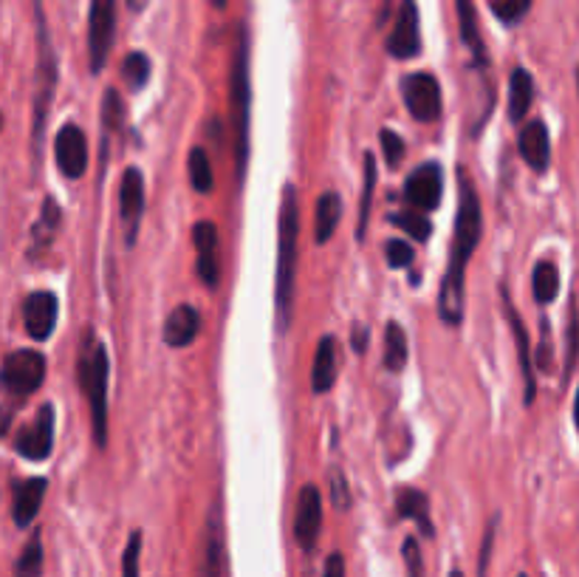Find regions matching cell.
Instances as JSON below:
<instances>
[{
    "instance_id": "obj_46",
    "label": "cell",
    "mask_w": 579,
    "mask_h": 577,
    "mask_svg": "<svg viewBox=\"0 0 579 577\" xmlns=\"http://www.w3.org/2000/svg\"><path fill=\"white\" fill-rule=\"evenodd\" d=\"M354 352L356 354H365V348H368V329L365 325H354Z\"/></svg>"
},
{
    "instance_id": "obj_27",
    "label": "cell",
    "mask_w": 579,
    "mask_h": 577,
    "mask_svg": "<svg viewBox=\"0 0 579 577\" xmlns=\"http://www.w3.org/2000/svg\"><path fill=\"white\" fill-rule=\"evenodd\" d=\"M314 219V241L320 246L329 244V241L334 238L336 226H339V219H343V199H339V192L329 190L316 199Z\"/></svg>"
},
{
    "instance_id": "obj_45",
    "label": "cell",
    "mask_w": 579,
    "mask_h": 577,
    "mask_svg": "<svg viewBox=\"0 0 579 577\" xmlns=\"http://www.w3.org/2000/svg\"><path fill=\"white\" fill-rule=\"evenodd\" d=\"M323 577H345V557L339 555V552L329 555V561H325Z\"/></svg>"
},
{
    "instance_id": "obj_26",
    "label": "cell",
    "mask_w": 579,
    "mask_h": 577,
    "mask_svg": "<svg viewBox=\"0 0 579 577\" xmlns=\"http://www.w3.org/2000/svg\"><path fill=\"white\" fill-rule=\"evenodd\" d=\"M458 7V26H461L464 46L472 52V63L478 68H487V48L481 41V26H478V12H475L472 0H455Z\"/></svg>"
},
{
    "instance_id": "obj_29",
    "label": "cell",
    "mask_w": 579,
    "mask_h": 577,
    "mask_svg": "<svg viewBox=\"0 0 579 577\" xmlns=\"http://www.w3.org/2000/svg\"><path fill=\"white\" fill-rule=\"evenodd\" d=\"M408 365V334L399 323H388L385 329V368L399 374Z\"/></svg>"
},
{
    "instance_id": "obj_48",
    "label": "cell",
    "mask_w": 579,
    "mask_h": 577,
    "mask_svg": "<svg viewBox=\"0 0 579 577\" xmlns=\"http://www.w3.org/2000/svg\"><path fill=\"white\" fill-rule=\"evenodd\" d=\"M574 428H577L579 433V385H577V393H574Z\"/></svg>"
},
{
    "instance_id": "obj_42",
    "label": "cell",
    "mask_w": 579,
    "mask_h": 577,
    "mask_svg": "<svg viewBox=\"0 0 579 577\" xmlns=\"http://www.w3.org/2000/svg\"><path fill=\"white\" fill-rule=\"evenodd\" d=\"M402 555H404V566H408V577H424V557L415 537H408V541H404Z\"/></svg>"
},
{
    "instance_id": "obj_9",
    "label": "cell",
    "mask_w": 579,
    "mask_h": 577,
    "mask_svg": "<svg viewBox=\"0 0 579 577\" xmlns=\"http://www.w3.org/2000/svg\"><path fill=\"white\" fill-rule=\"evenodd\" d=\"M198 577H230V552H226L224 515L221 501H215L201 535V561H198Z\"/></svg>"
},
{
    "instance_id": "obj_40",
    "label": "cell",
    "mask_w": 579,
    "mask_h": 577,
    "mask_svg": "<svg viewBox=\"0 0 579 577\" xmlns=\"http://www.w3.org/2000/svg\"><path fill=\"white\" fill-rule=\"evenodd\" d=\"M138 561H142V532H131L122 555V577H138Z\"/></svg>"
},
{
    "instance_id": "obj_52",
    "label": "cell",
    "mask_w": 579,
    "mask_h": 577,
    "mask_svg": "<svg viewBox=\"0 0 579 577\" xmlns=\"http://www.w3.org/2000/svg\"><path fill=\"white\" fill-rule=\"evenodd\" d=\"M449 577H464V575H461V572H453V575H449Z\"/></svg>"
},
{
    "instance_id": "obj_20",
    "label": "cell",
    "mask_w": 579,
    "mask_h": 577,
    "mask_svg": "<svg viewBox=\"0 0 579 577\" xmlns=\"http://www.w3.org/2000/svg\"><path fill=\"white\" fill-rule=\"evenodd\" d=\"M46 478H26V481H18L14 485V501H12V518L20 530L34 524L40 507H43V498H46Z\"/></svg>"
},
{
    "instance_id": "obj_15",
    "label": "cell",
    "mask_w": 579,
    "mask_h": 577,
    "mask_svg": "<svg viewBox=\"0 0 579 577\" xmlns=\"http://www.w3.org/2000/svg\"><path fill=\"white\" fill-rule=\"evenodd\" d=\"M196 244V273L207 289H218L221 284V255H218V226L212 221H198L192 226Z\"/></svg>"
},
{
    "instance_id": "obj_10",
    "label": "cell",
    "mask_w": 579,
    "mask_h": 577,
    "mask_svg": "<svg viewBox=\"0 0 579 577\" xmlns=\"http://www.w3.org/2000/svg\"><path fill=\"white\" fill-rule=\"evenodd\" d=\"M501 300H503V314H506V323L512 329L514 345H517V363H521V374H523V385H526V391H523V406L532 408L534 397H537V377H534V359H532V343H528V329L523 323L521 312H517V306L512 303L509 298V289L501 286Z\"/></svg>"
},
{
    "instance_id": "obj_6",
    "label": "cell",
    "mask_w": 579,
    "mask_h": 577,
    "mask_svg": "<svg viewBox=\"0 0 579 577\" xmlns=\"http://www.w3.org/2000/svg\"><path fill=\"white\" fill-rule=\"evenodd\" d=\"M46 379V357L32 348L12 352L0 363V388L14 399H26Z\"/></svg>"
},
{
    "instance_id": "obj_22",
    "label": "cell",
    "mask_w": 579,
    "mask_h": 577,
    "mask_svg": "<svg viewBox=\"0 0 579 577\" xmlns=\"http://www.w3.org/2000/svg\"><path fill=\"white\" fill-rule=\"evenodd\" d=\"M336 382V340L325 334L316 343L314 365H311V391L329 393Z\"/></svg>"
},
{
    "instance_id": "obj_39",
    "label": "cell",
    "mask_w": 579,
    "mask_h": 577,
    "mask_svg": "<svg viewBox=\"0 0 579 577\" xmlns=\"http://www.w3.org/2000/svg\"><path fill=\"white\" fill-rule=\"evenodd\" d=\"M379 142H382L385 162H388L390 170H396V167L402 165V159H404V140L396 131L385 127V131L379 133Z\"/></svg>"
},
{
    "instance_id": "obj_18",
    "label": "cell",
    "mask_w": 579,
    "mask_h": 577,
    "mask_svg": "<svg viewBox=\"0 0 579 577\" xmlns=\"http://www.w3.org/2000/svg\"><path fill=\"white\" fill-rule=\"evenodd\" d=\"M54 153H57V167L66 179H79L86 176L88 167V142L86 133L77 125H66L54 140Z\"/></svg>"
},
{
    "instance_id": "obj_51",
    "label": "cell",
    "mask_w": 579,
    "mask_h": 577,
    "mask_svg": "<svg viewBox=\"0 0 579 577\" xmlns=\"http://www.w3.org/2000/svg\"><path fill=\"white\" fill-rule=\"evenodd\" d=\"M574 77H577V91H579V66H577V71H574Z\"/></svg>"
},
{
    "instance_id": "obj_3",
    "label": "cell",
    "mask_w": 579,
    "mask_h": 577,
    "mask_svg": "<svg viewBox=\"0 0 579 577\" xmlns=\"http://www.w3.org/2000/svg\"><path fill=\"white\" fill-rule=\"evenodd\" d=\"M77 371H79V388H82V393H86L88 399V408H91L93 439H97L99 447H105L108 445V371H111V363H108L105 345L99 343L93 329H88V332L82 334Z\"/></svg>"
},
{
    "instance_id": "obj_54",
    "label": "cell",
    "mask_w": 579,
    "mask_h": 577,
    "mask_svg": "<svg viewBox=\"0 0 579 577\" xmlns=\"http://www.w3.org/2000/svg\"><path fill=\"white\" fill-rule=\"evenodd\" d=\"M517 577H528V575H517Z\"/></svg>"
},
{
    "instance_id": "obj_44",
    "label": "cell",
    "mask_w": 579,
    "mask_h": 577,
    "mask_svg": "<svg viewBox=\"0 0 579 577\" xmlns=\"http://www.w3.org/2000/svg\"><path fill=\"white\" fill-rule=\"evenodd\" d=\"M331 490H334V504L336 510H348V485H345V478L336 473V476H331Z\"/></svg>"
},
{
    "instance_id": "obj_7",
    "label": "cell",
    "mask_w": 579,
    "mask_h": 577,
    "mask_svg": "<svg viewBox=\"0 0 579 577\" xmlns=\"http://www.w3.org/2000/svg\"><path fill=\"white\" fill-rule=\"evenodd\" d=\"M113 34H116V0H91V9H88V63H91L93 74L105 68L108 54L113 48Z\"/></svg>"
},
{
    "instance_id": "obj_32",
    "label": "cell",
    "mask_w": 579,
    "mask_h": 577,
    "mask_svg": "<svg viewBox=\"0 0 579 577\" xmlns=\"http://www.w3.org/2000/svg\"><path fill=\"white\" fill-rule=\"evenodd\" d=\"M187 167H190L192 187H196L198 192H204V196L207 192H212V187H215V176H212L210 156H207L204 147H192Z\"/></svg>"
},
{
    "instance_id": "obj_28",
    "label": "cell",
    "mask_w": 579,
    "mask_h": 577,
    "mask_svg": "<svg viewBox=\"0 0 579 577\" xmlns=\"http://www.w3.org/2000/svg\"><path fill=\"white\" fill-rule=\"evenodd\" d=\"M59 221H63V210L57 207V201L54 199H46L43 201V210H40V219L37 224H34V249L32 255H37L40 249H48V244L54 241V235H57L59 230Z\"/></svg>"
},
{
    "instance_id": "obj_50",
    "label": "cell",
    "mask_w": 579,
    "mask_h": 577,
    "mask_svg": "<svg viewBox=\"0 0 579 577\" xmlns=\"http://www.w3.org/2000/svg\"><path fill=\"white\" fill-rule=\"evenodd\" d=\"M212 3H215L218 9H224L226 7V0H212Z\"/></svg>"
},
{
    "instance_id": "obj_30",
    "label": "cell",
    "mask_w": 579,
    "mask_h": 577,
    "mask_svg": "<svg viewBox=\"0 0 579 577\" xmlns=\"http://www.w3.org/2000/svg\"><path fill=\"white\" fill-rule=\"evenodd\" d=\"M579 365V306L577 298L568 303V325H566V365H563V385L571 382V374Z\"/></svg>"
},
{
    "instance_id": "obj_24",
    "label": "cell",
    "mask_w": 579,
    "mask_h": 577,
    "mask_svg": "<svg viewBox=\"0 0 579 577\" xmlns=\"http://www.w3.org/2000/svg\"><path fill=\"white\" fill-rule=\"evenodd\" d=\"M560 289H563L560 266L554 264V260H548V258L537 260V264H534V269H532L534 303L541 306V309H546V306H552L554 300L560 298Z\"/></svg>"
},
{
    "instance_id": "obj_33",
    "label": "cell",
    "mask_w": 579,
    "mask_h": 577,
    "mask_svg": "<svg viewBox=\"0 0 579 577\" xmlns=\"http://www.w3.org/2000/svg\"><path fill=\"white\" fill-rule=\"evenodd\" d=\"M374 187H376V156L374 153H365V179H363V207H359V230H356V238H365V230H368V215H370V201H374Z\"/></svg>"
},
{
    "instance_id": "obj_49",
    "label": "cell",
    "mask_w": 579,
    "mask_h": 577,
    "mask_svg": "<svg viewBox=\"0 0 579 577\" xmlns=\"http://www.w3.org/2000/svg\"><path fill=\"white\" fill-rule=\"evenodd\" d=\"M127 7H131L133 12H145L147 0H127Z\"/></svg>"
},
{
    "instance_id": "obj_53",
    "label": "cell",
    "mask_w": 579,
    "mask_h": 577,
    "mask_svg": "<svg viewBox=\"0 0 579 577\" xmlns=\"http://www.w3.org/2000/svg\"><path fill=\"white\" fill-rule=\"evenodd\" d=\"M0 127H3V116H0Z\"/></svg>"
},
{
    "instance_id": "obj_21",
    "label": "cell",
    "mask_w": 579,
    "mask_h": 577,
    "mask_svg": "<svg viewBox=\"0 0 579 577\" xmlns=\"http://www.w3.org/2000/svg\"><path fill=\"white\" fill-rule=\"evenodd\" d=\"M198 332H201V314L190 303L172 309L170 318L165 320V343L170 348H187L196 343Z\"/></svg>"
},
{
    "instance_id": "obj_19",
    "label": "cell",
    "mask_w": 579,
    "mask_h": 577,
    "mask_svg": "<svg viewBox=\"0 0 579 577\" xmlns=\"http://www.w3.org/2000/svg\"><path fill=\"white\" fill-rule=\"evenodd\" d=\"M59 318V300L54 292H32L23 303V325L29 337L48 340Z\"/></svg>"
},
{
    "instance_id": "obj_47",
    "label": "cell",
    "mask_w": 579,
    "mask_h": 577,
    "mask_svg": "<svg viewBox=\"0 0 579 577\" xmlns=\"http://www.w3.org/2000/svg\"><path fill=\"white\" fill-rule=\"evenodd\" d=\"M12 417H14L12 408L0 406V436H7V433H9V425H12Z\"/></svg>"
},
{
    "instance_id": "obj_16",
    "label": "cell",
    "mask_w": 579,
    "mask_h": 577,
    "mask_svg": "<svg viewBox=\"0 0 579 577\" xmlns=\"http://www.w3.org/2000/svg\"><path fill=\"white\" fill-rule=\"evenodd\" d=\"M323 530V496L314 485H305L300 490V501H297V518H294V537L297 544L311 552L316 546V537Z\"/></svg>"
},
{
    "instance_id": "obj_36",
    "label": "cell",
    "mask_w": 579,
    "mask_h": 577,
    "mask_svg": "<svg viewBox=\"0 0 579 577\" xmlns=\"http://www.w3.org/2000/svg\"><path fill=\"white\" fill-rule=\"evenodd\" d=\"M393 224L402 226L404 233H408L413 241H419V244H424V241L433 235V226H430V221L424 219V213H419V210H415V213L393 215Z\"/></svg>"
},
{
    "instance_id": "obj_14",
    "label": "cell",
    "mask_w": 579,
    "mask_h": 577,
    "mask_svg": "<svg viewBox=\"0 0 579 577\" xmlns=\"http://www.w3.org/2000/svg\"><path fill=\"white\" fill-rule=\"evenodd\" d=\"M54 447V406H43L29 428L18 433L14 451L29 462H46Z\"/></svg>"
},
{
    "instance_id": "obj_2",
    "label": "cell",
    "mask_w": 579,
    "mask_h": 577,
    "mask_svg": "<svg viewBox=\"0 0 579 577\" xmlns=\"http://www.w3.org/2000/svg\"><path fill=\"white\" fill-rule=\"evenodd\" d=\"M297 241H300V204H297L294 185L283 187V204H280V224H277V332L286 334L291 325L294 309V278H297Z\"/></svg>"
},
{
    "instance_id": "obj_34",
    "label": "cell",
    "mask_w": 579,
    "mask_h": 577,
    "mask_svg": "<svg viewBox=\"0 0 579 577\" xmlns=\"http://www.w3.org/2000/svg\"><path fill=\"white\" fill-rule=\"evenodd\" d=\"M151 57H147L145 52H131L125 57V63H122V74H125V80L131 88H145L147 80H151Z\"/></svg>"
},
{
    "instance_id": "obj_25",
    "label": "cell",
    "mask_w": 579,
    "mask_h": 577,
    "mask_svg": "<svg viewBox=\"0 0 579 577\" xmlns=\"http://www.w3.org/2000/svg\"><path fill=\"white\" fill-rule=\"evenodd\" d=\"M396 512H399V518L415 521V524H419V530L424 532V537L435 535L433 518H430L427 492L413 490V487H404V490H399V496H396Z\"/></svg>"
},
{
    "instance_id": "obj_1",
    "label": "cell",
    "mask_w": 579,
    "mask_h": 577,
    "mask_svg": "<svg viewBox=\"0 0 579 577\" xmlns=\"http://www.w3.org/2000/svg\"><path fill=\"white\" fill-rule=\"evenodd\" d=\"M481 199H478L475 181L461 167L458 170V215H455L453 258H449L447 275L442 280V292H438V314L449 325H458L464 320V278H467L469 258L481 244Z\"/></svg>"
},
{
    "instance_id": "obj_4",
    "label": "cell",
    "mask_w": 579,
    "mask_h": 577,
    "mask_svg": "<svg viewBox=\"0 0 579 577\" xmlns=\"http://www.w3.org/2000/svg\"><path fill=\"white\" fill-rule=\"evenodd\" d=\"M230 102H232V131H235V167L237 179H244L246 162H249V41L246 29H237L235 54H232V77H230Z\"/></svg>"
},
{
    "instance_id": "obj_12",
    "label": "cell",
    "mask_w": 579,
    "mask_h": 577,
    "mask_svg": "<svg viewBox=\"0 0 579 577\" xmlns=\"http://www.w3.org/2000/svg\"><path fill=\"white\" fill-rule=\"evenodd\" d=\"M119 213L125 224V244L133 246L138 238V226L145 215V176L138 167H127L119 187Z\"/></svg>"
},
{
    "instance_id": "obj_5",
    "label": "cell",
    "mask_w": 579,
    "mask_h": 577,
    "mask_svg": "<svg viewBox=\"0 0 579 577\" xmlns=\"http://www.w3.org/2000/svg\"><path fill=\"white\" fill-rule=\"evenodd\" d=\"M34 26H37V88H34V116H32V151L40 156L43 145V133H46L48 111H52L54 88H57V54L52 46V34H48L46 12L43 3L34 0Z\"/></svg>"
},
{
    "instance_id": "obj_17",
    "label": "cell",
    "mask_w": 579,
    "mask_h": 577,
    "mask_svg": "<svg viewBox=\"0 0 579 577\" xmlns=\"http://www.w3.org/2000/svg\"><path fill=\"white\" fill-rule=\"evenodd\" d=\"M517 151H521V159L526 162L528 170H534L537 176L548 173L552 167V133H548L546 122H526L517 133Z\"/></svg>"
},
{
    "instance_id": "obj_31",
    "label": "cell",
    "mask_w": 579,
    "mask_h": 577,
    "mask_svg": "<svg viewBox=\"0 0 579 577\" xmlns=\"http://www.w3.org/2000/svg\"><path fill=\"white\" fill-rule=\"evenodd\" d=\"M43 575V537L34 532L29 544L20 552L18 564H14V577H40Z\"/></svg>"
},
{
    "instance_id": "obj_37",
    "label": "cell",
    "mask_w": 579,
    "mask_h": 577,
    "mask_svg": "<svg viewBox=\"0 0 579 577\" xmlns=\"http://www.w3.org/2000/svg\"><path fill=\"white\" fill-rule=\"evenodd\" d=\"M102 122H105V140L108 133L119 131V125H122V113H125V108H122V97H119L116 88H108L105 97H102Z\"/></svg>"
},
{
    "instance_id": "obj_23",
    "label": "cell",
    "mask_w": 579,
    "mask_h": 577,
    "mask_svg": "<svg viewBox=\"0 0 579 577\" xmlns=\"http://www.w3.org/2000/svg\"><path fill=\"white\" fill-rule=\"evenodd\" d=\"M534 102V77L528 68L517 66L509 77V120L514 125H521L523 120L528 116Z\"/></svg>"
},
{
    "instance_id": "obj_38",
    "label": "cell",
    "mask_w": 579,
    "mask_h": 577,
    "mask_svg": "<svg viewBox=\"0 0 579 577\" xmlns=\"http://www.w3.org/2000/svg\"><path fill=\"white\" fill-rule=\"evenodd\" d=\"M385 258H388L390 269H408L415 260V249L404 238H393L385 244Z\"/></svg>"
},
{
    "instance_id": "obj_41",
    "label": "cell",
    "mask_w": 579,
    "mask_h": 577,
    "mask_svg": "<svg viewBox=\"0 0 579 577\" xmlns=\"http://www.w3.org/2000/svg\"><path fill=\"white\" fill-rule=\"evenodd\" d=\"M552 325H548V320L543 318L541 320V348H537V354H534V365L541 368V371H552Z\"/></svg>"
},
{
    "instance_id": "obj_35",
    "label": "cell",
    "mask_w": 579,
    "mask_h": 577,
    "mask_svg": "<svg viewBox=\"0 0 579 577\" xmlns=\"http://www.w3.org/2000/svg\"><path fill=\"white\" fill-rule=\"evenodd\" d=\"M532 3L534 0H492V12L503 26H517L532 12Z\"/></svg>"
},
{
    "instance_id": "obj_11",
    "label": "cell",
    "mask_w": 579,
    "mask_h": 577,
    "mask_svg": "<svg viewBox=\"0 0 579 577\" xmlns=\"http://www.w3.org/2000/svg\"><path fill=\"white\" fill-rule=\"evenodd\" d=\"M388 54L396 60H413L422 54V29H419V7L415 0H402L396 14L393 32L388 37Z\"/></svg>"
},
{
    "instance_id": "obj_13",
    "label": "cell",
    "mask_w": 579,
    "mask_h": 577,
    "mask_svg": "<svg viewBox=\"0 0 579 577\" xmlns=\"http://www.w3.org/2000/svg\"><path fill=\"white\" fill-rule=\"evenodd\" d=\"M444 196V170L442 165L427 162V165L415 167L404 181V199L410 207H415L419 213H427L442 204Z\"/></svg>"
},
{
    "instance_id": "obj_43",
    "label": "cell",
    "mask_w": 579,
    "mask_h": 577,
    "mask_svg": "<svg viewBox=\"0 0 579 577\" xmlns=\"http://www.w3.org/2000/svg\"><path fill=\"white\" fill-rule=\"evenodd\" d=\"M494 526H498V518H492L487 526V535H483V550H481V561H478V575L487 577V569H489V555H492V546H494Z\"/></svg>"
},
{
    "instance_id": "obj_8",
    "label": "cell",
    "mask_w": 579,
    "mask_h": 577,
    "mask_svg": "<svg viewBox=\"0 0 579 577\" xmlns=\"http://www.w3.org/2000/svg\"><path fill=\"white\" fill-rule=\"evenodd\" d=\"M402 97L408 106L410 116L419 122H438L444 113L442 100V86L435 80L433 74L415 71L408 74L402 80Z\"/></svg>"
}]
</instances>
